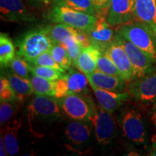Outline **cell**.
Wrapping results in <instances>:
<instances>
[{"mask_svg":"<svg viewBox=\"0 0 156 156\" xmlns=\"http://www.w3.org/2000/svg\"><path fill=\"white\" fill-rule=\"evenodd\" d=\"M61 111L55 97L35 95L27 108L29 129L36 136H43V130L61 117Z\"/></svg>","mask_w":156,"mask_h":156,"instance_id":"6da1fadb","label":"cell"},{"mask_svg":"<svg viewBox=\"0 0 156 156\" xmlns=\"http://www.w3.org/2000/svg\"><path fill=\"white\" fill-rule=\"evenodd\" d=\"M117 30L124 38L143 51L156 64V36L149 25L135 20L120 25Z\"/></svg>","mask_w":156,"mask_h":156,"instance_id":"7a4b0ae2","label":"cell"},{"mask_svg":"<svg viewBox=\"0 0 156 156\" xmlns=\"http://www.w3.org/2000/svg\"><path fill=\"white\" fill-rule=\"evenodd\" d=\"M53 44L45 27L31 30L27 32L17 43V55L30 63L39 55L48 51Z\"/></svg>","mask_w":156,"mask_h":156,"instance_id":"3957f363","label":"cell"},{"mask_svg":"<svg viewBox=\"0 0 156 156\" xmlns=\"http://www.w3.org/2000/svg\"><path fill=\"white\" fill-rule=\"evenodd\" d=\"M48 19L54 23H61L77 30L90 32L94 28L96 15H90L67 7L52 5L48 12Z\"/></svg>","mask_w":156,"mask_h":156,"instance_id":"277c9868","label":"cell"},{"mask_svg":"<svg viewBox=\"0 0 156 156\" xmlns=\"http://www.w3.org/2000/svg\"><path fill=\"white\" fill-rule=\"evenodd\" d=\"M119 122L124 136L135 145L147 141V129L143 117L139 111L126 106L121 109Z\"/></svg>","mask_w":156,"mask_h":156,"instance_id":"5b68a950","label":"cell"},{"mask_svg":"<svg viewBox=\"0 0 156 156\" xmlns=\"http://www.w3.org/2000/svg\"><path fill=\"white\" fill-rule=\"evenodd\" d=\"M62 111L71 119L91 120L96 109L94 101L85 94H70L56 98Z\"/></svg>","mask_w":156,"mask_h":156,"instance_id":"8992f818","label":"cell"},{"mask_svg":"<svg viewBox=\"0 0 156 156\" xmlns=\"http://www.w3.org/2000/svg\"><path fill=\"white\" fill-rule=\"evenodd\" d=\"M116 41L124 48L134 69L135 79L144 77L155 71L153 62L143 51L129 41L116 30Z\"/></svg>","mask_w":156,"mask_h":156,"instance_id":"52a82bcc","label":"cell"},{"mask_svg":"<svg viewBox=\"0 0 156 156\" xmlns=\"http://www.w3.org/2000/svg\"><path fill=\"white\" fill-rule=\"evenodd\" d=\"M89 80L87 75L81 71L69 69L62 79L56 80V98L70 94H85L87 92Z\"/></svg>","mask_w":156,"mask_h":156,"instance_id":"ba28073f","label":"cell"},{"mask_svg":"<svg viewBox=\"0 0 156 156\" xmlns=\"http://www.w3.org/2000/svg\"><path fill=\"white\" fill-rule=\"evenodd\" d=\"M91 120L97 142L101 145L109 143L116 132V122L112 113L99 106L96 107Z\"/></svg>","mask_w":156,"mask_h":156,"instance_id":"9c48e42d","label":"cell"},{"mask_svg":"<svg viewBox=\"0 0 156 156\" xmlns=\"http://www.w3.org/2000/svg\"><path fill=\"white\" fill-rule=\"evenodd\" d=\"M129 93L136 101L153 103L156 100V72L130 82Z\"/></svg>","mask_w":156,"mask_h":156,"instance_id":"30bf717a","label":"cell"},{"mask_svg":"<svg viewBox=\"0 0 156 156\" xmlns=\"http://www.w3.org/2000/svg\"><path fill=\"white\" fill-rule=\"evenodd\" d=\"M0 17L6 22L31 23L36 17L25 7L22 0H0Z\"/></svg>","mask_w":156,"mask_h":156,"instance_id":"8fae6325","label":"cell"},{"mask_svg":"<svg viewBox=\"0 0 156 156\" xmlns=\"http://www.w3.org/2000/svg\"><path fill=\"white\" fill-rule=\"evenodd\" d=\"M112 25L107 21V16L96 14L95 26L88 34L91 44L95 46L101 51L114 43L116 38V31L113 29Z\"/></svg>","mask_w":156,"mask_h":156,"instance_id":"7c38bea8","label":"cell"},{"mask_svg":"<svg viewBox=\"0 0 156 156\" xmlns=\"http://www.w3.org/2000/svg\"><path fill=\"white\" fill-rule=\"evenodd\" d=\"M136 0H111L107 21L112 26L132 22L135 17Z\"/></svg>","mask_w":156,"mask_h":156,"instance_id":"4fadbf2b","label":"cell"},{"mask_svg":"<svg viewBox=\"0 0 156 156\" xmlns=\"http://www.w3.org/2000/svg\"><path fill=\"white\" fill-rule=\"evenodd\" d=\"M109 57L112 58L115 65L116 66L119 74L126 82H132L135 80L134 69L128 57L127 54L121 45L116 41L108 46L104 51Z\"/></svg>","mask_w":156,"mask_h":156,"instance_id":"5bb4252c","label":"cell"},{"mask_svg":"<svg viewBox=\"0 0 156 156\" xmlns=\"http://www.w3.org/2000/svg\"><path fill=\"white\" fill-rule=\"evenodd\" d=\"M90 86L95 93L99 106L112 114L122 107L130 97L129 93L112 92L98 88L92 85H90Z\"/></svg>","mask_w":156,"mask_h":156,"instance_id":"9a60e30c","label":"cell"},{"mask_svg":"<svg viewBox=\"0 0 156 156\" xmlns=\"http://www.w3.org/2000/svg\"><path fill=\"white\" fill-rule=\"evenodd\" d=\"M93 129L92 120L72 119L66 126L65 134L72 143L75 145H83L90 138Z\"/></svg>","mask_w":156,"mask_h":156,"instance_id":"2e32d148","label":"cell"},{"mask_svg":"<svg viewBox=\"0 0 156 156\" xmlns=\"http://www.w3.org/2000/svg\"><path fill=\"white\" fill-rule=\"evenodd\" d=\"M86 75L90 85L98 88L116 93L122 92L125 88L126 81L121 77L107 75L98 69Z\"/></svg>","mask_w":156,"mask_h":156,"instance_id":"e0dca14e","label":"cell"},{"mask_svg":"<svg viewBox=\"0 0 156 156\" xmlns=\"http://www.w3.org/2000/svg\"><path fill=\"white\" fill-rule=\"evenodd\" d=\"M22 126V119L14 117L7 123L2 130L4 141H5L7 153L9 155L13 156L17 155L20 151V145L18 142V132Z\"/></svg>","mask_w":156,"mask_h":156,"instance_id":"ac0fdd59","label":"cell"},{"mask_svg":"<svg viewBox=\"0 0 156 156\" xmlns=\"http://www.w3.org/2000/svg\"><path fill=\"white\" fill-rule=\"evenodd\" d=\"M134 20L149 25L156 36V0H136Z\"/></svg>","mask_w":156,"mask_h":156,"instance_id":"d6986e66","label":"cell"},{"mask_svg":"<svg viewBox=\"0 0 156 156\" xmlns=\"http://www.w3.org/2000/svg\"><path fill=\"white\" fill-rule=\"evenodd\" d=\"M101 53V51L93 45L84 48L74 66L85 75H89L97 69V60Z\"/></svg>","mask_w":156,"mask_h":156,"instance_id":"ffe728a7","label":"cell"},{"mask_svg":"<svg viewBox=\"0 0 156 156\" xmlns=\"http://www.w3.org/2000/svg\"><path fill=\"white\" fill-rule=\"evenodd\" d=\"M7 79L11 87L16 93L18 101H23L27 97L34 94V88L30 79L20 77L15 73H9Z\"/></svg>","mask_w":156,"mask_h":156,"instance_id":"44dd1931","label":"cell"},{"mask_svg":"<svg viewBox=\"0 0 156 156\" xmlns=\"http://www.w3.org/2000/svg\"><path fill=\"white\" fill-rule=\"evenodd\" d=\"M45 28L52 43L57 44H62L66 39L71 36H75L77 30V29L61 23L48 25L45 27Z\"/></svg>","mask_w":156,"mask_h":156,"instance_id":"7402d4cb","label":"cell"},{"mask_svg":"<svg viewBox=\"0 0 156 156\" xmlns=\"http://www.w3.org/2000/svg\"><path fill=\"white\" fill-rule=\"evenodd\" d=\"M15 56V48L11 38L6 34H0V64L2 68L9 67Z\"/></svg>","mask_w":156,"mask_h":156,"instance_id":"603a6c76","label":"cell"},{"mask_svg":"<svg viewBox=\"0 0 156 156\" xmlns=\"http://www.w3.org/2000/svg\"><path fill=\"white\" fill-rule=\"evenodd\" d=\"M30 80L34 88V95L55 96L56 80H49L33 74L30 78Z\"/></svg>","mask_w":156,"mask_h":156,"instance_id":"cb8c5ba5","label":"cell"},{"mask_svg":"<svg viewBox=\"0 0 156 156\" xmlns=\"http://www.w3.org/2000/svg\"><path fill=\"white\" fill-rule=\"evenodd\" d=\"M52 5L60 6L90 15H96L90 0H51Z\"/></svg>","mask_w":156,"mask_h":156,"instance_id":"d4e9b609","label":"cell"},{"mask_svg":"<svg viewBox=\"0 0 156 156\" xmlns=\"http://www.w3.org/2000/svg\"><path fill=\"white\" fill-rule=\"evenodd\" d=\"M49 52L56 62L64 69L69 70L73 64V60L68 53L67 48L63 45L54 44L50 48Z\"/></svg>","mask_w":156,"mask_h":156,"instance_id":"484cf974","label":"cell"},{"mask_svg":"<svg viewBox=\"0 0 156 156\" xmlns=\"http://www.w3.org/2000/svg\"><path fill=\"white\" fill-rule=\"evenodd\" d=\"M29 69L30 73L37 75L38 77L55 81L63 78L66 75V73L60 71L52 67H42V66H34L29 63Z\"/></svg>","mask_w":156,"mask_h":156,"instance_id":"4316f807","label":"cell"},{"mask_svg":"<svg viewBox=\"0 0 156 156\" xmlns=\"http://www.w3.org/2000/svg\"><path fill=\"white\" fill-rule=\"evenodd\" d=\"M97 69L107 75L121 77L119 72L114 62L104 52L101 51V53L99 54L97 60Z\"/></svg>","mask_w":156,"mask_h":156,"instance_id":"83f0119b","label":"cell"},{"mask_svg":"<svg viewBox=\"0 0 156 156\" xmlns=\"http://www.w3.org/2000/svg\"><path fill=\"white\" fill-rule=\"evenodd\" d=\"M0 101L4 102L16 103L18 98L14 90L11 87L7 77L1 75L0 79Z\"/></svg>","mask_w":156,"mask_h":156,"instance_id":"f1b7e54d","label":"cell"},{"mask_svg":"<svg viewBox=\"0 0 156 156\" xmlns=\"http://www.w3.org/2000/svg\"><path fill=\"white\" fill-rule=\"evenodd\" d=\"M17 111L16 103L0 102V123L1 126H5L9 121L15 117V114Z\"/></svg>","mask_w":156,"mask_h":156,"instance_id":"f546056e","label":"cell"},{"mask_svg":"<svg viewBox=\"0 0 156 156\" xmlns=\"http://www.w3.org/2000/svg\"><path fill=\"white\" fill-rule=\"evenodd\" d=\"M9 67L13 73L20 77L25 79H30L29 73H30V71L29 69V63L20 56L16 55L14 59L12 61Z\"/></svg>","mask_w":156,"mask_h":156,"instance_id":"4dcf8cb0","label":"cell"},{"mask_svg":"<svg viewBox=\"0 0 156 156\" xmlns=\"http://www.w3.org/2000/svg\"><path fill=\"white\" fill-rule=\"evenodd\" d=\"M31 65L34 66H42V67H52L54 69H56L60 71L66 73V70L64 69L61 66L58 64L57 62H56L54 59L51 55L49 51H46L39 55L38 57L33 60L30 63Z\"/></svg>","mask_w":156,"mask_h":156,"instance_id":"1f68e13d","label":"cell"},{"mask_svg":"<svg viewBox=\"0 0 156 156\" xmlns=\"http://www.w3.org/2000/svg\"><path fill=\"white\" fill-rule=\"evenodd\" d=\"M62 45H63L64 47L67 48L68 53L73 60L74 65L79 56L80 55L81 52L84 49V47L76 40L75 36H71L66 39Z\"/></svg>","mask_w":156,"mask_h":156,"instance_id":"d6a6232c","label":"cell"},{"mask_svg":"<svg viewBox=\"0 0 156 156\" xmlns=\"http://www.w3.org/2000/svg\"><path fill=\"white\" fill-rule=\"evenodd\" d=\"M96 12V14L108 17L111 0H90Z\"/></svg>","mask_w":156,"mask_h":156,"instance_id":"836d02e7","label":"cell"},{"mask_svg":"<svg viewBox=\"0 0 156 156\" xmlns=\"http://www.w3.org/2000/svg\"><path fill=\"white\" fill-rule=\"evenodd\" d=\"M75 38L84 48L88 47V46L92 45L90 40L88 34L85 32V31L77 30L75 34Z\"/></svg>","mask_w":156,"mask_h":156,"instance_id":"e575fe53","label":"cell"},{"mask_svg":"<svg viewBox=\"0 0 156 156\" xmlns=\"http://www.w3.org/2000/svg\"><path fill=\"white\" fill-rule=\"evenodd\" d=\"M149 155L156 156V134H154L151 137V146Z\"/></svg>","mask_w":156,"mask_h":156,"instance_id":"d590c367","label":"cell"},{"mask_svg":"<svg viewBox=\"0 0 156 156\" xmlns=\"http://www.w3.org/2000/svg\"><path fill=\"white\" fill-rule=\"evenodd\" d=\"M8 155L7 151V148H6V145L4 141V138L2 134H1V136H0V155L1 156H6Z\"/></svg>","mask_w":156,"mask_h":156,"instance_id":"8d00e7d4","label":"cell"},{"mask_svg":"<svg viewBox=\"0 0 156 156\" xmlns=\"http://www.w3.org/2000/svg\"><path fill=\"white\" fill-rule=\"evenodd\" d=\"M151 119L153 125L156 128V100L152 103V108L151 111Z\"/></svg>","mask_w":156,"mask_h":156,"instance_id":"74e56055","label":"cell"},{"mask_svg":"<svg viewBox=\"0 0 156 156\" xmlns=\"http://www.w3.org/2000/svg\"><path fill=\"white\" fill-rule=\"evenodd\" d=\"M40 1L43 2L44 3H51V0H40Z\"/></svg>","mask_w":156,"mask_h":156,"instance_id":"f35d334b","label":"cell"}]
</instances>
